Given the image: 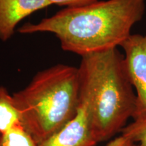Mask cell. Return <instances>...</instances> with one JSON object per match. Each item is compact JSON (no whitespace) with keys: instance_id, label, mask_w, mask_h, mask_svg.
Masks as SVG:
<instances>
[{"instance_id":"1","label":"cell","mask_w":146,"mask_h":146,"mask_svg":"<svg viewBox=\"0 0 146 146\" xmlns=\"http://www.w3.org/2000/svg\"><path fill=\"white\" fill-rule=\"evenodd\" d=\"M145 0L98 1L79 8H66L36 24L26 23L21 34L51 33L62 50L81 57L117 48L143 18Z\"/></svg>"},{"instance_id":"2","label":"cell","mask_w":146,"mask_h":146,"mask_svg":"<svg viewBox=\"0 0 146 146\" xmlns=\"http://www.w3.org/2000/svg\"><path fill=\"white\" fill-rule=\"evenodd\" d=\"M80 87L79 68L60 64L36 73L25 89L12 94L22 125L38 145L74 117Z\"/></svg>"},{"instance_id":"3","label":"cell","mask_w":146,"mask_h":146,"mask_svg":"<svg viewBox=\"0 0 146 146\" xmlns=\"http://www.w3.org/2000/svg\"><path fill=\"white\" fill-rule=\"evenodd\" d=\"M98 72L93 98V133L97 143L120 132L133 118L136 95L117 48L97 53Z\"/></svg>"},{"instance_id":"4","label":"cell","mask_w":146,"mask_h":146,"mask_svg":"<svg viewBox=\"0 0 146 146\" xmlns=\"http://www.w3.org/2000/svg\"><path fill=\"white\" fill-rule=\"evenodd\" d=\"M79 102L76 114L60 130L39 146H95L93 133V98L98 72L97 54L82 57Z\"/></svg>"},{"instance_id":"5","label":"cell","mask_w":146,"mask_h":146,"mask_svg":"<svg viewBox=\"0 0 146 146\" xmlns=\"http://www.w3.org/2000/svg\"><path fill=\"white\" fill-rule=\"evenodd\" d=\"M125 52L124 65L136 90V109L133 118L146 116V35L131 34L120 45Z\"/></svg>"},{"instance_id":"6","label":"cell","mask_w":146,"mask_h":146,"mask_svg":"<svg viewBox=\"0 0 146 146\" xmlns=\"http://www.w3.org/2000/svg\"><path fill=\"white\" fill-rule=\"evenodd\" d=\"M51 5L48 0H0V39L8 41L24 18Z\"/></svg>"},{"instance_id":"7","label":"cell","mask_w":146,"mask_h":146,"mask_svg":"<svg viewBox=\"0 0 146 146\" xmlns=\"http://www.w3.org/2000/svg\"><path fill=\"white\" fill-rule=\"evenodd\" d=\"M18 125H22L21 115L12 95L4 87L0 86V134Z\"/></svg>"},{"instance_id":"8","label":"cell","mask_w":146,"mask_h":146,"mask_svg":"<svg viewBox=\"0 0 146 146\" xmlns=\"http://www.w3.org/2000/svg\"><path fill=\"white\" fill-rule=\"evenodd\" d=\"M0 146H39L22 125L0 134Z\"/></svg>"},{"instance_id":"9","label":"cell","mask_w":146,"mask_h":146,"mask_svg":"<svg viewBox=\"0 0 146 146\" xmlns=\"http://www.w3.org/2000/svg\"><path fill=\"white\" fill-rule=\"evenodd\" d=\"M120 133L135 143L146 146V116L134 120L133 123L125 126Z\"/></svg>"},{"instance_id":"10","label":"cell","mask_w":146,"mask_h":146,"mask_svg":"<svg viewBox=\"0 0 146 146\" xmlns=\"http://www.w3.org/2000/svg\"><path fill=\"white\" fill-rule=\"evenodd\" d=\"M52 5L55 4L66 8H79L91 4L99 0H48Z\"/></svg>"},{"instance_id":"11","label":"cell","mask_w":146,"mask_h":146,"mask_svg":"<svg viewBox=\"0 0 146 146\" xmlns=\"http://www.w3.org/2000/svg\"><path fill=\"white\" fill-rule=\"evenodd\" d=\"M106 146H142L139 143L136 144L132 140L129 139L127 137L121 135L118 137L114 139L109 142Z\"/></svg>"}]
</instances>
